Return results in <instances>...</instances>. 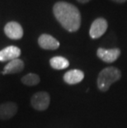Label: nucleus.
I'll use <instances>...</instances> for the list:
<instances>
[{
    "label": "nucleus",
    "instance_id": "9d476101",
    "mask_svg": "<svg viewBox=\"0 0 127 128\" xmlns=\"http://www.w3.org/2000/svg\"><path fill=\"white\" fill-rule=\"evenodd\" d=\"M63 78L64 82L70 85L77 84L84 78V73L80 70H71L64 74Z\"/></svg>",
    "mask_w": 127,
    "mask_h": 128
},
{
    "label": "nucleus",
    "instance_id": "423d86ee",
    "mask_svg": "<svg viewBox=\"0 0 127 128\" xmlns=\"http://www.w3.org/2000/svg\"><path fill=\"white\" fill-rule=\"evenodd\" d=\"M4 32L10 39L18 40L23 36V29L19 23L16 22H10L4 28Z\"/></svg>",
    "mask_w": 127,
    "mask_h": 128
},
{
    "label": "nucleus",
    "instance_id": "7ed1b4c3",
    "mask_svg": "<svg viewBox=\"0 0 127 128\" xmlns=\"http://www.w3.org/2000/svg\"><path fill=\"white\" fill-rule=\"evenodd\" d=\"M50 102V94L46 92H38L33 94L31 98V104L37 111H45L49 108Z\"/></svg>",
    "mask_w": 127,
    "mask_h": 128
},
{
    "label": "nucleus",
    "instance_id": "39448f33",
    "mask_svg": "<svg viewBox=\"0 0 127 128\" xmlns=\"http://www.w3.org/2000/svg\"><path fill=\"white\" fill-rule=\"evenodd\" d=\"M97 56L105 63H113L120 57L121 50L119 48L105 49L100 47L97 50Z\"/></svg>",
    "mask_w": 127,
    "mask_h": 128
},
{
    "label": "nucleus",
    "instance_id": "20e7f679",
    "mask_svg": "<svg viewBox=\"0 0 127 128\" xmlns=\"http://www.w3.org/2000/svg\"><path fill=\"white\" fill-rule=\"evenodd\" d=\"M107 28L108 23L106 19L103 18H98L95 19L92 23L89 30V35L93 39H98L105 34Z\"/></svg>",
    "mask_w": 127,
    "mask_h": 128
},
{
    "label": "nucleus",
    "instance_id": "4468645a",
    "mask_svg": "<svg viewBox=\"0 0 127 128\" xmlns=\"http://www.w3.org/2000/svg\"><path fill=\"white\" fill-rule=\"evenodd\" d=\"M112 1H114L116 2H117V4H123V2H126L127 0H112Z\"/></svg>",
    "mask_w": 127,
    "mask_h": 128
},
{
    "label": "nucleus",
    "instance_id": "f03ea898",
    "mask_svg": "<svg viewBox=\"0 0 127 128\" xmlns=\"http://www.w3.org/2000/svg\"><path fill=\"white\" fill-rule=\"evenodd\" d=\"M121 78V72L118 68L114 66L104 68L100 71L98 76V80H97L98 88L101 92H107L109 90L110 86L112 84L117 82Z\"/></svg>",
    "mask_w": 127,
    "mask_h": 128
},
{
    "label": "nucleus",
    "instance_id": "ddd939ff",
    "mask_svg": "<svg viewBox=\"0 0 127 128\" xmlns=\"http://www.w3.org/2000/svg\"><path fill=\"white\" fill-rule=\"evenodd\" d=\"M40 77L36 74H28L21 78V82L27 86H34L40 83Z\"/></svg>",
    "mask_w": 127,
    "mask_h": 128
},
{
    "label": "nucleus",
    "instance_id": "6e6552de",
    "mask_svg": "<svg viewBox=\"0 0 127 128\" xmlns=\"http://www.w3.org/2000/svg\"><path fill=\"white\" fill-rule=\"evenodd\" d=\"M38 44L45 50H56L59 47V40L49 34L40 35L38 39Z\"/></svg>",
    "mask_w": 127,
    "mask_h": 128
},
{
    "label": "nucleus",
    "instance_id": "f257e3e1",
    "mask_svg": "<svg viewBox=\"0 0 127 128\" xmlns=\"http://www.w3.org/2000/svg\"><path fill=\"white\" fill-rule=\"evenodd\" d=\"M53 12L63 28L69 32H77L81 26V14L77 7L67 2H58L54 5Z\"/></svg>",
    "mask_w": 127,
    "mask_h": 128
},
{
    "label": "nucleus",
    "instance_id": "9b49d317",
    "mask_svg": "<svg viewBox=\"0 0 127 128\" xmlns=\"http://www.w3.org/2000/svg\"><path fill=\"white\" fill-rule=\"evenodd\" d=\"M24 69V62L20 59H15L11 60L4 67L2 74H17L22 71Z\"/></svg>",
    "mask_w": 127,
    "mask_h": 128
},
{
    "label": "nucleus",
    "instance_id": "1a4fd4ad",
    "mask_svg": "<svg viewBox=\"0 0 127 128\" xmlns=\"http://www.w3.org/2000/svg\"><path fill=\"white\" fill-rule=\"evenodd\" d=\"M21 55V50L17 46H10L0 50V61H11L18 59Z\"/></svg>",
    "mask_w": 127,
    "mask_h": 128
},
{
    "label": "nucleus",
    "instance_id": "f8f14e48",
    "mask_svg": "<svg viewBox=\"0 0 127 128\" xmlns=\"http://www.w3.org/2000/svg\"><path fill=\"white\" fill-rule=\"evenodd\" d=\"M50 64L55 70H64L69 67V62L63 56H55L50 60Z\"/></svg>",
    "mask_w": 127,
    "mask_h": 128
},
{
    "label": "nucleus",
    "instance_id": "2eb2a0df",
    "mask_svg": "<svg viewBox=\"0 0 127 128\" xmlns=\"http://www.w3.org/2000/svg\"><path fill=\"white\" fill-rule=\"evenodd\" d=\"M77 1L79 2H82V4H87V2H88L90 0H77Z\"/></svg>",
    "mask_w": 127,
    "mask_h": 128
},
{
    "label": "nucleus",
    "instance_id": "0eeeda50",
    "mask_svg": "<svg viewBox=\"0 0 127 128\" xmlns=\"http://www.w3.org/2000/svg\"><path fill=\"white\" fill-rule=\"evenodd\" d=\"M17 105L13 102H7L0 105V119L8 120L13 118L17 112Z\"/></svg>",
    "mask_w": 127,
    "mask_h": 128
}]
</instances>
